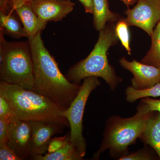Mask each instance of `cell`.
Here are the masks:
<instances>
[{"label": "cell", "instance_id": "3", "mask_svg": "<svg viewBox=\"0 0 160 160\" xmlns=\"http://www.w3.org/2000/svg\"><path fill=\"white\" fill-rule=\"evenodd\" d=\"M152 112L149 106L141 101L133 116L109 117L106 122L99 149L95 152L92 159H99L101 154L107 150H109L112 158L117 160L128 154L129 146L136 142Z\"/></svg>", "mask_w": 160, "mask_h": 160}, {"label": "cell", "instance_id": "1", "mask_svg": "<svg viewBox=\"0 0 160 160\" xmlns=\"http://www.w3.org/2000/svg\"><path fill=\"white\" fill-rule=\"evenodd\" d=\"M33 66L32 91L49 98L64 110L68 109L81 85L71 82L60 71L44 45L41 32L28 38Z\"/></svg>", "mask_w": 160, "mask_h": 160}, {"label": "cell", "instance_id": "14", "mask_svg": "<svg viewBox=\"0 0 160 160\" xmlns=\"http://www.w3.org/2000/svg\"><path fill=\"white\" fill-rule=\"evenodd\" d=\"M93 26L100 31L107 23L114 22L120 19L119 15L110 11L108 0H93Z\"/></svg>", "mask_w": 160, "mask_h": 160}, {"label": "cell", "instance_id": "5", "mask_svg": "<svg viewBox=\"0 0 160 160\" xmlns=\"http://www.w3.org/2000/svg\"><path fill=\"white\" fill-rule=\"evenodd\" d=\"M1 32V81L32 90L33 66L29 42H7Z\"/></svg>", "mask_w": 160, "mask_h": 160}, {"label": "cell", "instance_id": "12", "mask_svg": "<svg viewBox=\"0 0 160 160\" xmlns=\"http://www.w3.org/2000/svg\"><path fill=\"white\" fill-rule=\"evenodd\" d=\"M9 1L12 8L19 18L28 38L41 32L45 29L47 23L40 19L29 3L18 0Z\"/></svg>", "mask_w": 160, "mask_h": 160}, {"label": "cell", "instance_id": "26", "mask_svg": "<svg viewBox=\"0 0 160 160\" xmlns=\"http://www.w3.org/2000/svg\"><path fill=\"white\" fill-rule=\"evenodd\" d=\"M82 3L87 13H93L94 4L93 0H78Z\"/></svg>", "mask_w": 160, "mask_h": 160}, {"label": "cell", "instance_id": "16", "mask_svg": "<svg viewBox=\"0 0 160 160\" xmlns=\"http://www.w3.org/2000/svg\"><path fill=\"white\" fill-rule=\"evenodd\" d=\"M34 160H82L81 156L70 140L64 147L52 153L36 156L31 158Z\"/></svg>", "mask_w": 160, "mask_h": 160}, {"label": "cell", "instance_id": "10", "mask_svg": "<svg viewBox=\"0 0 160 160\" xmlns=\"http://www.w3.org/2000/svg\"><path fill=\"white\" fill-rule=\"evenodd\" d=\"M30 123L31 159L36 156L46 154L52 137L55 134L62 133L65 127L59 124L40 121H30Z\"/></svg>", "mask_w": 160, "mask_h": 160}, {"label": "cell", "instance_id": "18", "mask_svg": "<svg viewBox=\"0 0 160 160\" xmlns=\"http://www.w3.org/2000/svg\"><path fill=\"white\" fill-rule=\"evenodd\" d=\"M126 100L129 103H133L137 100L143 98H157L160 97V82L149 89L137 90L132 86L127 87L125 90Z\"/></svg>", "mask_w": 160, "mask_h": 160}, {"label": "cell", "instance_id": "8", "mask_svg": "<svg viewBox=\"0 0 160 160\" xmlns=\"http://www.w3.org/2000/svg\"><path fill=\"white\" fill-rule=\"evenodd\" d=\"M123 68L133 75L131 79L132 86L137 90L149 88L160 82V69L133 60L129 62L124 57L119 60Z\"/></svg>", "mask_w": 160, "mask_h": 160}, {"label": "cell", "instance_id": "22", "mask_svg": "<svg viewBox=\"0 0 160 160\" xmlns=\"http://www.w3.org/2000/svg\"><path fill=\"white\" fill-rule=\"evenodd\" d=\"M70 140V134L67 133L66 135L60 137L52 138L48 146V153H52L64 147Z\"/></svg>", "mask_w": 160, "mask_h": 160}, {"label": "cell", "instance_id": "27", "mask_svg": "<svg viewBox=\"0 0 160 160\" xmlns=\"http://www.w3.org/2000/svg\"><path fill=\"white\" fill-rule=\"evenodd\" d=\"M123 2L126 6L129 8L130 6H132L135 3L137 2V0H120Z\"/></svg>", "mask_w": 160, "mask_h": 160}, {"label": "cell", "instance_id": "25", "mask_svg": "<svg viewBox=\"0 0 160 160\" xmlns=\"http://www.w3.org/2000/svg\"><path fill=\"white\" fill-rule=\"evenodd\" d=\"M141 101L146 103L152 111H157L160 113V99L148 97L141 99Z\"/></svg>", "mask_w": 160, "mask_h": 160}, {"label": "cell", "instance_id": "17", "mask_svg": "<svg viewBox=\"0 0 160 160\" xmlns=\"http://www.w3.org/2000/svg\"><path fill=\"white\" fill-rule=\"evenodd\" d=\"M151 37V47L141 62L160 69V21L155 27Z\"/></svg>", "mask_w": 160, "mask_h": 160}, {"label": "cell", "instance_id": "7", "mask_svg": "<svg viewBox=\"0 0 160 160\" xmlns=\"http://www.w3.org/2000/svg\"><path fill=\"white\" fill-rule=\"evenodd\" d=\"M125 13L128 26L138 27L151 37L160 21V0H137L134 8H129Z\"/></svg>", "mask_w": 160, "mask_h": 160}, {"label": "cell", "instance_id": "9", "mask_svg": "<svg viewBox=\"0 0 160 160\" xmlns=\"http://www.w3.org/2000/svg\"><path fill=\"white\" fill-rule=\"evenodd\" d=\"M30 121L13 120L9 124L7 144L22 160L30 158Z\"/></svg>", "mask_w": 160, "mask_h": 160}, {"label": "cell", "instance_id": "20", "mask_svg": "<svg viewBox=\"0 0 160 160\" xmlns=\"http://www.w3.org/2000/svg\"><path fill=\"white\" fill-rule=\"evenodd\" d=\"M148 146L120 158L119 160H152L157 159Z\"/></svg>", "mask_w": 160, "mask_h": 160}, {"label": "cell", "instance_id": "6", "mask_svg": "<svg viewBox=\"0 0 160 160\" xmlns=\"http://www.w3.org/2000/svg\"><path fill=\"white\" fill-rule=\"evenodd\" d=\"M101 85L98 78L89 77L84 79L79 91L62 115L69 122L70 141L84 158L86 153V142L83 134V118L86 102L92 91Z\"/></svg>", "mask_w": 160, "mask_h": 160}, {"label": "cell", "instance_id": "28", "mask_svg": "<svg viewBox=\"0 0 160 160\" xmlns=\"http://www.w3.org/2000/svg\"><path fill=\"white\" fill-rule=\"evenodd\" d=\"M23 1H24V2H28L29 0H23Z\"/></svg>", "mask_w": 160, "mask_h": 160}, {"label": "cell", "instance_id": "4", "mask_svg": "<svg viewBox=\"0 0 160 160\" xmlns=\"http://www.w3.org/2000/svg\"><path fill=\"white\" fill-rule=\"evenodd\" d=\"M115 28L114 23L109 22L99 31L98 39L92 51L86 58L69 68L66 76L67 79L80 84L86 78H101L112 91L116 90L122 79L117 75L114 67L109 65L107 57L108 50L118 42Z\"/></svg>", "mask_w": 160, "mask_h": 160}, {"label": "cell", "instance_id": "24", "mask_svg": "<svg viewBox=\"0 0 160 160\" xmlns=\"http://www.w3.org/2000/svg\"><path fill=\"white\" fill-rule=\"evenodd\" d=\"M11 122L0 118V145L7 143L8 129Z\"/></svg>", "mask_w": 160, "mask_h": 160}, {"label": "cell", "instance_id": "2", "mask_svg": "<svg viewBox=\"0 0 160 160\" xmlns=\"http://www.w3.org/2000/svg\"><path fill=\"white\" fill-rule=\"evenodd\" d=\"M0 95L10 104L13 120L40 121L69 127V122L62 115L64 109L42 95L2 81Z\"/></svg>", "mask_w": 160, "mask_h": 160}, {"label": "cell", "instance_id": "23", "mask_svg": "<svg viewBox=\"0 0 160 160\" xmlns=\"http://www.w3.org/2000/svg\"><path fill=\"white\" fill-rule=\"evenodd\" d=\"M0 160H22L7 143L0 145Z\"/></svg>", "mask_w": 160, "mask_h": 160}, {"label": "cell", "instance_id": "11", "mask_svg": "<svg viewBox=\"0 0 160 160\" xmlns=\"http://www.w3.org/2000/svg\"><path fill=\"white\" fill-rule=\"evenodd\" d=\"M28 2L40 19L46 23L62 20L75 6L71 0H29Z\"/></svg>", "mask_w": 160, "mask_h": 160}, {"label": "cell", "instance_id": "29", "mask_svg": "<svg viewBox=\"0 0 160 160\" xmlns=\"http://www.w3.org/2000/svg\"><path fill=\"white\" fill-rule=\"evenodd\" d=\"M1 1H3V0H1Z\"/></svg>", "mask_w": 160, "mask_h": 160}, {"label": "cell", "instance_id": "19", "mask_svg": "<svg viewBox=\"0 0 160 160\" xmlns=\"http://www.w3.org/2000/svg\"><path fill=\"white\" fill-rule=\"evenodd\" d=\"M128 25L124 18L118 21L115 26L116 34L118 38L121 41L122 45L126 49L128 54L131 55V49L130 47V33Z\"/></svg>", "mask_w": 160, "mask_h": 160}, {"label": "cell", "instance_id": "13", "mask_svg": "<svg viewBox=\"0 0 160 160\" xmlns=\"http://www.w3.org/2000/svg\"><path fill=\"white\" fill-rule=\"evenodd\" d=\"M139 139L145 145L150 146L160 160V113L152 111L146 122L145 129Z\"/></svg>", "mask_w": 160, "mask_h": 160}, {"label": "cell", "instance_id": "15", "mask_svg": "<svg viewBox=\"0 0 160 160\" xmlns=\"http://www.w3.org/2000/svg\"><path fill=\"white\" fill-rule=\"evenodd\" d=\"M13 11L14 10L12 9L9 12H1V32L3 34L9 35L12 37L16 38H28L22 24H21L22 22L18 19L16 16L13 14Z\"/></svg>", "mask_w": 160, "mask_h": 160}, {"label": "cell", "instance_id": "21", "mask_svg": "<svg viewBox=\"0 0 160 160\" xmlns=\"http://www.w3.org/2000/svg\"><path fill=\"white\" fill-rule=\"evenodd\" d=\"M13 118V112L9 102L0 95V118L11 122Z\"/></svg>", "mask_w": 160, "mask_h": 160}]
</instances>
